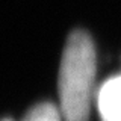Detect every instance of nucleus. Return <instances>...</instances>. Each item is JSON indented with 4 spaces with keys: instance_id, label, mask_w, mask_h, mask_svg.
Returning <instances> with one entry per match:
<instances>
[{
    "instance_id": "20e7f679",
    "label": "nucleus",
    "mask_w": 121,
    "mask_h": 121,
    "mask_svg": "<svg viewBox=\"0 0 121 121\" xmlns=\"http://www.w3.org/2000/svg\"><path fill=\"white\" fill-rule=\"evenodd\" d=\"M3 121H12V120H11V118H5V120H3Z\"/></svg>"
},
{
    "instance_id": "f257e3e1",
    "label": "nucleus",
    "mask_w": 121,
    "mask_h": 121,
    "mask_svg": "<svg viewBox=\"0 0 121 121\" xmlns=\"http://www.w3.org/2000/svg\"><path fill=\"white\" fill-rule=\"evenodd\" d=\"M95 48L85 30L67 39L59 68V98L64 121H89L95 82Z\"/></svg>"
},
{
    "instance_id": "f03ea898",
    "label": "nucleus",
    "mask_w": 121,
    "mask_h": 121,
    "mask_svg": "<svg viewBox=\"0 0 121 121\" xmlns=\"http://www.w3.org/2000/svg\"><path fill=\"white\" fill-rule=\"evenodd\" d=\"M97 108L103 121H121V76L109 79L100 86Z\"/></svg>"
},
{
    "instance_id": "7ed1b4c3",
    "label": "nucleus",
    "mask_w": 121,
    "mask_h": 121,
    "mask_svg": "<svg viewBox=\"0 0 121 121\" xmlns=\"http://www.w3.org/2000/svg\"><path fill=\"white\" fill-rule=\"evenodd\" d=\"M62 113L52 103H41L33 106L21 121H62Z\"/></svg>"
}]
</instances>
